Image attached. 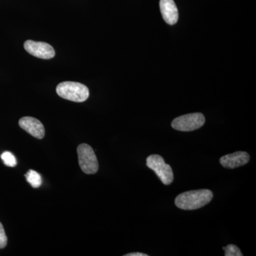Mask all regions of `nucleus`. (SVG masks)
I'll list each match as a JSON object with an SVG mask.
<instances>
[{
  "instance_id": "obj_1",
  "label": "nucleus",
  "mask_w": 256,
  "mask_h": 256,
  "mask_svg": "<svg viewBox=\"0 0 256 256\" xmlns=\"http://www.w3.org/2000/svg\"><path fill=\"white\" fill-rule=\"evenodd\" d=\"M213 196L210 190H192L178 195L175 198V205L183 210H198L208 204Z\"/></svg>"
},
{
  "instance_id": "obj_7",
  "label": "nucleus",
  "mask_w": 256,
  "mask_h": 256,
  "mask_svg": "<svg viewBox=\"0 0 256 256\" xmlns=\"http://www.w3.org/2000/svg\"><path fill=\"white\" fill-rule=\"evenodd\" d=\"M250 160V156L246 152H236L220 158V164L228 169H235L246 164Z\"/></svg>"
},
{
  "instance_id": "obj_14",
  "label": "nucleus",
  "mask_w": 256,
  "mask_h": 256,
  "mask_svg": "<svg viewBox=\"0 0 256 256\" xmlns=\"http://www.w3.org/2000/svg\"><path fill=\"white\" fill-rule=\"evenodd\" d=\"M124 256H148V255L142 252H131V254H126Z\"/></svg>"
},
{
  "instance_id": "obj_2",
  "label": "nucleus",
  "mask_w": 256,
  "mask_h": 256,
  "mask_svg": "<svg viewBox=\"0 0 256 256\" xmlns=\"http://www.w3.org/2000/svg\"><path fill=\"white\" fill-rule=\"evenodd\" d=\"M56 92L66 100L82 102L89 97L88 88L80 82H60L56 87Z\"/></svg>"
},
{
  "instance_id": "obj_12",
  "label": "nucleus",
  "mask_w": 256,
  "mask_h": 256,
  "mask_svg": "<svg viewBox=\"0 0 256 256\" xmlns=\"http://www.w3.org/2000/svg\"><path fill=\"white\" fill-rule=\"evenodd\" d=\"M223 249L225 252L226 256H242V254L240 252L238 246L234 244H230L226 247H224Z\"/></svg>"
},
{
  "instance_id": "obj_4",
  "label": "nucleus",
  "mask_w": 256,
  "mask_h": 256,
  "mask_svg": "<svg viewBox=\"0 0 256 256\" xmlns=\"http://www.w3.org/2000/svg\"><path fill=\"white\" fill-rule=\"evenodd\" d=\"M80 169L87 174H94L98 170L99 165L94 150L87 144H80L77 148Z\"/></svg>"
},
{
  "instance_id": "obj_5",
  "label": "nucleus",
  "mask_w": 256,
  "mask_h": 256,
  "mask_svg": "<svg viewBox=\"0 0 256 256\" xmlns=\"http://www.w3.org/2000/svg\"><path fill=\"white\" fill-rule=\"evenodd\" d=\"M205 124V118L200 112L184 114L172 122V127L182 132H190L202 128Z\"/></svg>"
},
{
  "instance_id": "obj_10",
  "label": "nucleus",
  "mask_w": 256,
  "mask_h": 256,
  "mask_svg": "<svg viewBox=\"0 0 256 256\" xmlns=\"http://www.w3.org/2000/svg\"><path fill=\"white\" fill-rule=\"evenodd\" d=\"M26 181L30 184V185L34 188H38L41 186L42 178L41 175L34 170H28V173L25 174Z\"/></svg>"
},
{
  "instance_id": "obj_9",
  "label": "nucleus",
  "mask_w": 256,
  "mask_h": 256,
  "mask_svg": "<svg viewBox=\"0 0 256 256\" xmlns=\"http://www.w3.org/2000/svg\"><path fill=\"white\" fill-rule=\"evenodd\" d=\"M160 8L162 16L166 23L174 25L178 22V13L174 0H160Z\"/></svg>"
},
{
  "instance_id": "obj_6",
  "label": "nucleus",
  "mask_w": 256,
  "mask_h": 256,
  "mask_svg": "<svg viewBox=\"0 0 256 256\" xmlns=\"http://www.w3.org/2000/svg\"><path fill=\"white\" fill-rule=\"evenodd\" d=\"M24 48L28 53L42 60H50L55 56L53 47L44 42H38L28 40L24 43Z\"/></svg>"
},
{
  "instance_id": "obj_13",
  "label": "nucleus",
  "mask_w": 256,
  "mask_h": 256,
  "mask_svg": "<svg viewBox=\"0 0 256 256\" xmlns=\"http://www.w3.org/2000/svg\"><path fill=\"white\" fill-rule=\"evenodd\" d=\"M8 244V237L5 234L4 227L0 223V248H4Z\"/></svg>"
},
{
  "instance_id": "obj_3",
  "label": "nucleus",
  "mask_w": 256,
  "mask_h": 256,
  "mask_svg": "<svg viewBox=\"0 0 256 256\" xmlns=\"http://www.w3.org/2000/svg\"><path fill=\"white\" fill-rule=\"evenodd\" d=\"M146 166L156 172L164 185H170L174 180V174L170 164L165 163L162 156L152 154L146 158Z\"/></svg>"
},
{
  "instance_id": "obj_8",
  "label": "nucleus",
  "mask_w": 256,
  "mask_h": 256,
  "mask_svg": "<svg viewBox=\"0 0 256 256\" xmlns=\"http://www.w3.org/2000/svg\"><path fill=\"white\" fill-rule=\"evenodd\" d=\"M20 127L37 139L44 137L45 129L38 120L32 117H24L18 121Z\"/></svg>"
},
{
  "instance_id": "obj_11",
  "label": "nucleus",
  "mask_w": 256,
  "mask_h": 256,
  "mask_svg": "<svg viewBox=\"0 0 256 256\" xmlns=\"http://www.w3.org/2000/svg\"><path fill=\"white\" fill-rule=\"evenodd\" d=\"M1 158L4 164L10 168H14L18 164L16 158L10 152L6 151L3 152L2 154Z\"/></svg>"
}]
</instances>
